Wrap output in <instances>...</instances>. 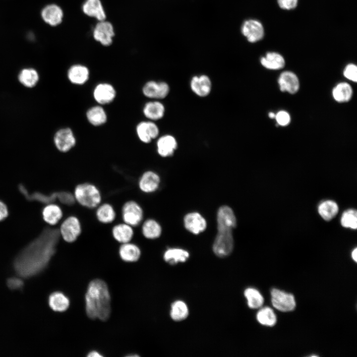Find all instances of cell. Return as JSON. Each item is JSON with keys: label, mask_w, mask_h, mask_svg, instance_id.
Wrapping results in <instances>:
<instances>
[{"label": "cell", "mask_w": 357, "mask_h": 357, "mask_svg": "<svg viewBox=\"0 0 357 357\" xmlns=\"http://www.w3.org/2000/svg\"><path fill=\"white\" fill-rule=\"evenodd\" d=\"M60 237L58 229L45 230L15 258L13 267L16 274L22 278H28L43 271L55 252Z\"/></svg>", "instance_id": "obj_1"}, {"label": "cell", "mask_w": 357, "mask_h": 357, "mask_svg": "<svg viewBox=\"0 0 357 357\" xmlns=\"http://www.w3.org/2000/svg\"><path fill=\"white\" fill-rule=\"evenodd\" d=\"M85 308L87 316L104 321L111 313V296L107 283L100 279L92 280L85 295Z\"/></svg>", "instance_id": "obj_2"}, {"label": "cell", "mask_w": 357, "mask_h": 357, "mask_svg": "<svg viewBox=\"0 0 357 357\" xmlns=\"http://www.w3.org/2000/svg\"><path fill=\"white\" fill-rule=\"evenodd\" d=\"M73 193L76 203L88 209H96L102 201V195L99 187L90 182L76 184Z\"/></svg>", "instance_id": "obj_3"}, {"label": "cell", "mask_w": 357, "mask_h": 357, "mask_svg": "<svg viewBox=\"0 0 357 357\" xmlns=\"http://www.w3.org/2000/svg\"><path fill=\"white\" fill-rule=\"evenodd\" d=\"M60 236L68 243L75 242L82 232V226L79 218L70 215L65 218L59 230Z\"/></svg>", "instance_id": "obj_4"}, {"label": "cell", "mask_w": 357, "mask_h": 357, "mask_svg": "<svg viewBox=\"0 0 357 357\" xmlns=\"http://www.w3.org/2000/svg\"><path fill=\"white\" fill-rule=\"evenodd\" d=\"M121 216L122 222L133 228L139 226L142 223L144 212L139 203L134 200L125 202L121 208Z\"/></svg>", "instance_id": "obj_5"}, {"label": "cell", "mask_w": 357, "mask_h": 357, "mask_svg": "<svg viewBox=\"0 0 357 357\" xmlns=\"http://www.w3.org/2000/svg\"><path fill=\"white\" fill-rule=\"evenodd\" d=\"M232 230H219L213 246L218 256L223 257L229 255L233 249L234 239Z\"/></svg>", "instance_id": "obj_6"}, {"label": "cell", "mask_w": 357, "mask_h": 357, "mask_svg": "<svg viewBox=\"0 0 357 357\" xmlns=\"http://www.w3.org/2000/svg\"><path fill=\"white\" fill-rule=\"evenodd\" d=\"M271 301L273 306L282 311H290L296 306L294 296L276 289L271 292Z\"/></svg>", "instance_id": "obj_7"}, {"label": "cell", "mask_w": 357, "mask_h": 357, "mask_svg": "<svg viewBox=\"0 0 357 357\" xmlns=\"http://www.w3.org/2000/svg\"><path fill=\"white\" fill-rule=\"evenodd\" d=\"M54 144L57 149L61 152H67L76 144V138L72 130L68 127L58 130L54 137Z\"/></svg>", "instance_id": "obj_8"}, {"label": "cell", "mask_w": 357, "mask_h": 357, "mask_svg": "<svg viewBox=\"0 0 357 357\" xmlns=\"http://www.w3.org/2000/svg\"><path fill=\"white\" fill-rule=\"evenodd\" d=\"M241 31L247 41L250 43H255L261 40L264 35L262 24L255 19L245 20L242 24Z\"/></svg>", "instance_id": "obj_9"}, {"label": "cell", "mask_w": 357, "mask_h": 357, "mask_svg": "<svg viewBox=\"0 0 357 357\" xmlns=\"http://www.w3.org/2000/svg\"><path fill=\"white\" fill-rule=\"evenodd\" d=\"M115 35L112 24L105 20L100 21L93 30V37L102 45L108 46L112 43Z\"/></svg>", "instance_id": "obj_10"}, {"label": "cell", "mask_w": 357, "mask_h": 357, "mask_svg": "<svg viewBox=\"0 0 357 357\" xmlns=\"http://www.w3.org/2000/svg\"><path fill=\"white\" fill-rule=\"evenodd\" d=\"M142 92L146 97L161 99L167 96L170 92V87L166 82L151 80L144 84Z\"/></svg>", "instance_id": "obj_11"}, {"label": "cell", "mask_w": 357, "mask_h": 357, "mask_svg": "<svg viewBox=\"0 0 357 357\" xmlns=\"http://www.w3.org/2000/svg\"><path fill=\"white\" fill-rule=\"evenodd\" d=\"M137 135L139 140L145 143H150L159 135L158 126L151 121H143L138 123L136 127Z\"/></svg>", "instance_id": "obj_12"}, {"label": "cell", "mask_w": 357, "mask_h": 357, "mask_svg": "<svg viewBox=\"0 0 357 357\" xmlns=\"http://www.w3.org/2000/svg\"><path fill=\"white\" fill-rule=\"evenodd\" d=\"M116 91L114 87L108 83L98 84L93 91V97L99 104L106 105L111 103L115 98Z\"/></svg>", "instance_id": "obj_13"}, {"label": "cell", "mask_w": 357, "mask_h": 357, "mask_svg": "<svg viewBox=\"0 0 357 357\" xmlns=\"http://www.w3.org/2000/svg\"><path fill=\"white\" fill-rule=\"evenodd\" d=\"M160 182V177L157 174L152 171H147L138 179V186L142 192L150 193L158 189Z\"/></svg>", "instance_id": "obj_14"}, {"label": "cell", "mask_w": 357, "mask_h": 357, "mask_svg": "<svg viewBox=\"0 0 357 357\" xmlns=\"http://www.w3.org/2000/svg\"><path fill=\"white\" fill-rule=\"evenodd\" d=\"M279 88L282 92L291 94L296 93L299 88V79L296 74L290 71L283 72L278 78Z\"/></svg>", "instance_id": "obj_15"}, {"label": "cell", "mask_w": 357, "mask_h": 357, "mask_svg": "<svg viewBox=\"0 0 357 357\" xmlns=\"http://www.w3.org/2000/svg\"><path fill=\"white\" fill-rule=\"evenodd\" d=\"M218 231L232 230L236 226V219L232 209L227 206L221 207L217 213Z\"/></svg>", "instance_id": "obj_16"}, {"label": "cell", "mask_w": 357, "mask_h": 357, "mask_svg": "<svg viewBox=\"0 0 357 357\" xmlns=\"http://www.w3.org/2000/svg\"><path fill=\"white\" fill-rule=\"evenodd\" d=\"M114 240L120 244L130 242L134 236L133 227L124 222L116 224L111 229Z\"/></svg>", "instance_id": "obj_17"}, {"label": "cell", "mask_w": 357, "mask_h": 357, "mask_svg": "<svg viewBox=\"0 0 357 357\" xmlns=\"http://www.w3.org/2000/svg\"><path fill=\"white\" fill-rule=\"evenodd\" d=\"M41 15L44 22L52 26L60 24L63 17L62 9L56 4L45 6L41 11Z\"/></svg>", "instance_id": "obj_18"}, {"label": "cell", "mask_w": 357, "mask_h": 357, "mask_svg": "<svg viewBox=\"0 0 357 357\" xmlns=\"http://www.w3.org/2000/svg\"><path fill=\"white\" fill-rule=\"evenodd\" d=\"M118 252L122 261L130 263L137 261L141 255L139 246L131 241L120 244Z\"/></svg>", "instance_id": "obj_19"}, {"label": "cell", "mask_w": 357, "mask_h": 357, "mask_svg": "<svg viewBox=\"0 0 357 357\" xmlns=\"http://www.w3.org/2000/svg\"><path fill=\"white\" fill-rule=\"evenodd\" d=\"M191 90L197 96L204 97L208 96L211 90L212 83L206 75L193 76L190 81Z\"/></svg>", "instance_id": "obj_20"}, {"label": "cell", "mask_w": 357, "mask_h": 357, "mask_svg": "<svg viewBox=\"0 0 357 357\" xmlns=\"http://www.w3.org/2000/svg\"><path fill=\"white\" fill-rule=\"evenodd\" d=\"M95 217L100 223L108 225L113 223L117 217L114 206L110 203H101L96 208Z\"/></svg>", "instance_id": "obj_21"}, {"label": "cell", "mask_w": 357, "mask_h": 357, "mask_svg": "<svg viewBox=\"0 0 357 357\" xmlns=\"http://www.w3.org/2000/svg\"><path fill=\"white\" fill-rule=\"evenodd\" d=\"M185 228L194 234H198L205 230L206 222L198 213L192 212L187 214L184 218Z\"/></svg>", "instance_id": "obj_22"}, {"label": "cell", "mask_w": 357, "mask_h": 357, "mask_svg": "<svg viewBox=\"0 0 357 357\" xmlns=\"http://www.w3.org/2000/svg\"><path fill=\"white\" fill-rule=\"evenodd\" d=\"M156 145L158 154L163 157L172 156L178 146L176 138L171 135L161 136L158 139Z\"/></svg>", "instance_id": "obj_23"}, {"label": "cell", "mask_w": 357, "mask_h": 357, "mask_svg": "<svg viewBox=\"0 0 357 357\" xmlns=\"http://www.w3.org/2000/svg\"><path fill=\"white\" fill-rule=\"evenodd\" d=\"M89 77L88 68L81 64L72 65L68 70L67 77L71 83L76 85L85 83Z\"/></svg>", "instance_id": "obj_24"}, {"label": "cell", "mask_w": 357, "mask_h": 357, "mask_svg": "<svg viewBox=\"0 0 357 357\" xmlns=\"http://www.w3.org/2000/svg\"><path fill=\"white\" fill-rule=\"evenodd\" d=\"M82 8L86 15L95 18L99 21L106 19V13L100 0H86Z\"/></svg>", "instance_id": "obj_25"}, {"label": "cell", "mask_w": 357, "mask_h": 357, "mask_svg": "<svg viewBox=\"0 0 357 357\" xmlns=\"http://www.w3.org/2000/svg\"><path fill=\"white\" fill-rule=\"evenodd\" d=\"M165 112V109L164 105L158 101L146 103L143 109V113L145 117L152 120H156L162 119L164 115Z\"/></svg>", "instance_id": "obj_26"}, {"label": "cell", "mask_w": 357, "mask_h": 357, "mask_svg": "<svg viewBox=\"0 0 357 357\" xmlns=\"http://www.w3.org/2000/svg\"><path fill=\"white\" fill-rule=\"evenodd\" d=\"M260 62L263 66L271 70L282 69L285 65L283 57L276 52L267 53L265 56L261 58Z\"/></svg>", "instance_id": "obj_27"}, {"label": "cell", "mask_w": 357, "mask_h": 357, "mask_svg": "<svg viewBox=\"0 0 357 357\" xmlns=\"http://www.w3.org/2000/svg\"><path fill=\"white\" fill-rule=\"evenodd\" d=\"M49 304L52 310L57 312H63L66 310L70 304V301L64 294L56 292L49 296Z\"/></svg>", "instance_id": "obj_28"}, {"label": "cell", "mask_w": 357, "mask_h": 357, "mask_svg": "<svg viewBox=\"0 0 357 357\" xmlns=\"http://www.w3.org/2000/svg\"><path fill=\"white\" fill-rule=\"evenodd\" d=\"M42 215L46 222L50 225H55L62 218L63 212L58 205L50 203L44 208Z\"/></svg>", "instance_id": "obj_29"}, {"label": "cell", "mask_w": 357, "mask_h": 357, "mask_svg": "<svg viewBox=\"0 0 357 357\" xmlns=\"http://www.w3.org/2000/svg\"><path fill=\"white\" fill-rule=\"evenodd\" d=\"M332 93L333 97L336 102L345 103L349 101L351 99L353 89L349 83L340 82L333 88Z\"/></svg>", "instance_id": "obj_30"}, {"label": "cell", "mask_w": 357, "mask_h": 357, "mask_svg": "<svg viewBox=\"0 0 357 357\" xmlns=\"http://www.w3.org/2000/svg\"><path fill=\"white\" fill-rule=\"evenodd\" d=\"M18 79L19 82L27 88H32L36 86L39 80V75L37 71L33 68H25L19 73Z\"/></svg>", "instance_id": "obj_31"}, {"label": "cell", "mask_w": 357, "mask_h": 357, "mask_svg": "<svg viewBox=\"0 0 357 357\" xmlns=\"http://www.w3.org/2000/svg\"><path fill=\"white\" fill-rule=\"evenodd\" d=\"M161 232V226L154 219H147L142 223L141 233L143 237L147 239L157 238L160 236Z\"/></svg>", "instance_id": "obj_32"}, {"label": "cell", "mask_w": 357, "mask_h": 357, "mask_svg": "<svg viewBox=\"0 0 357 357\" xmlns=\"http://www.w3.org/2000/svg\"><path fill=\"white\" fill-rule=\"evenodd\" d=\"M86 117L89 123L94 126L103 125L107 120L105 111L100 106H95L88 109Z\"/></svg>", "instance_id": "obj_33"}, {"label": "cell", "mask_w": 357, "mask_h": 357, "mask_svg": "<svg viewBox=\"0 0 357 357\" xmlns=\"http://www.w3.org/2000/svg\"><path fill=\"white\" fill-rule=\"evenodd\" d=\"M339 211L338 204L334 201L327 200L321 202L318 206V212L325 221H330Z\"/></svg>", "instance_id": "obj_34"}, {"label": "cell", "mask_w": 357, "mask_h": 357, "mask_svg": "<svg viewBox=\"0 0 357 357\" xmlns=\"http://www.w3.org/2000/svg\"><path fill=\"white\" fill-rule=\"evenodd\" d=\"M189 257L186 250L179 248H170L166 251L164 255V260L171 264L179 262H184Z\"/></svg>", "instance_id": "obj_35"}, {"label": "cell", "mask_w": 357, "mask_h": 357, "mask_svg": "<svg viewBox=\"0 0 357 357\" xmlns=\"http://www.w3.org/2000/svg\"><path fill=\"white\" fill-rule=\"evenodd\" d=\"M188 314V308L184 302L178 300L172 305L171 316L173 320L181 321L186 318Z\"/></svg>", "instance_id": "obj_36"}, {"label": "cell", "mask_w": 357, "mask_h": 357, "mask_svg": "<svg viewBox=\"0 0 357 357\" xmlns=\"http://www.w3.org/2000/svg\"><path fill=\"white\" fill-rule=\"evenodd\" d=\"M244 296L247 300L248 305L251 308H257L263 303V298L260 293L253 288H248L244 291Z\"/></svg>", "instance_id": "obj_37"}, {"label": "cell", "mask_w": 357, "mask_h": 357, "mask_svg": "<svg viewBox=\"0 0 357 357\" xmlns=\"http://www.w3.org/2000/svg\"><path fill=\"white\" fill-rule=\"evenodd\" d=\"M258 321L261 324L273 326L276 322V317L273 310L268 307L260 309L257 314Z\"/></svg>", "instance_id": "obj_38"}, {"label": "cell", "mask_w": 357, "mask_h": 357, "mask_svg": "<svg viewBox=\"0 0 357 357\" xmlns=\"http://www.w3.org/2000/svg\"><path fill=\"white\" fill-rule=\"evenodd\" d=\"M341 224L343 227L356 230L357 228V212L353 209L345 211L341 218Z\"/></svg>", "instance_id": "obj_39"}, {"label": "cell", "mask_w": 357, "mask_h": 357, "mask_svg": "<svg viewBox=\"0 0 357 357\" xmlns=\"http://www.w3.org/2000/svg\"><path fill=\"white\" fill-rule=\"evenodd\" d=\"M58 192V201L61 204L71 206L76 203L73 193L67 191H61Z\"/></svg>", "instance_id": "obj_40"}, {"label": "cell", "mask_w": 357, "mask_h": 357, "mask_svg": "<svg viewBox=\"0 0 357 357\" xmlns=\"http://www.w3.org/2000/svg\"><path fill=\"white\" fill-rule=\"evenodd\" d=\"M344 76L348 79L355 82L357 81V66L353 63L348 64L343 71Z\"/></svg>", "instance_id": "obj_41"}, {"label": "cell", "mask_w": 357, "mask_h": 357, "mask_svg": "<svg viewBox=\"0 0 357 357\" xmlns=\"http://www.w3.org/2000/svg\"><path fill=\"white\" fill-rule=\"evenodd\" d=\"M275 119L278 124L282 126L288 125L291 121L290 114L285 111H280L275 114Z\"/></svg>", "instance_id": "obj_42"}, {"label": "cell", "mask_w": 357, "mask_h": 357, "mask_svg": "<svg viewBox=\"0 0 357 357\" xmlns=\"http://www.w3.org/2000/svg\"><path fill=\"white\" fill-rule=\"evenodd\" d=\"M7 284L11 290H19L23 287L24 283L20 278L12 277L8 279Z\"/></svg>", "instance_id": "obj_43"}, {"label": "cell", "mask_w": 357, "mask_h": 357, "mask_svg": "<svg viewBox=\"0 0 357 357\" xmlns=\"http://www.w3.org/2000/svg\"><path fill=\"white\" fill-rule=\"evenodd\" d=\"M277 2L281 8L290 10L297 6L298 0H277Z\"/></svg>", "instance_id": "obj_44"}, {"label": "cell", "mask_w": 357, "mask_h": 357, "mask_svg": "<svg viewBox=\"0 0 357 357\" xmlns=\"http://www.w3.org/2000/svg\"><path fill=\"white\" fill-rule=\"evenodd\" d=\"M8 215V210L5 204L0 201V221L3 220Z\"/></svg>", "instance_id": "obj_45"}, {"label": "cell", "mask_w": 357, "mask_h": 357, "mask_svg": "<svg viewBox=\"0 0 357 357\" xmlns=\"http://www.w3.org/2000/svg\"><path fill=\"white\" fill-rule=\"evenodd\" d=\"M88 357H103V355L97 351H92L87 355Z\"/></svg>", "instance_id": "obj_46"}, {"label": "cell", "mask_w": 357, "mask_h": 357, "mask_svg": "<svg viewBox=\"0 0 357 357\" xmlns=\"http://www.w3.org/2000/svg\"><path fill=\"white\" fill-rule=\"evenodd\" d=\"M352 257L353 259L357 262V248H355L352 252Z\"/></svg>", "instance_id": "obj_47"}, {"label": "cell", "mask_w": 357, "mask_h": 357, "mask_svg": "<svg viewBox=\"0 0 357 357\" xmlns=\"http://www.w3.org/2000/svg\"><path fill=\"white\" fill-rule=\"evenodd\" d=\"M268 116L271 119H274L275 117V114L273 112H270L268 114Z\"/></svg>", "instance_id": "obj_48"}]
</instances>
